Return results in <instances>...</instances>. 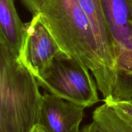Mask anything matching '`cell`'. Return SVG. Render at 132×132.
<instances>
[{
  "label": "cell",
  "mask_w": 132,
  "mask_h": 132,
  "mask_svg": "<svg viewBox=\"0 0 132 132\" xmlns=\"http://www.w3.org/2000/svg\"><path fill=\"white\" fill-rule=\"evenodd\" d=\"M92 118L106 132H132L131 124L106 103L94 110Z\"/></svg>",
  "instance_id": "9"
},
{
  "label": "cell",
  "mask_w": 132,
  "mask_h": 132,
  "mask_svg": "<svg viewBox=\"0 0 132 132\" xmlns=\"http://www.w3.org/2000/svg\"><path fill=\"white\" fill-rule=\"evenodd\" d=\"M86 107L48 92L43 94L38 125L48 132H81Z\"/></svg>",
  "instance_id": "6"
},
{
  "label": "cell",
  "mask_w": 132,
  "mask_h": 132,
  "mask_svg": "<svg viewBox=\"0 0 132 132\" xmlns=\"http://www.w3.org/2000/svg\"><path fill=\"white\" fill-rule=\"evenodd\" d=\"M64 52L43 21L39 13L24 24L18 57L36 77L43 74L57 55Z\"/></svg>",
  "instance_id": "5"
},
{
  "label": "cell",
  "mask_w": 132,
  "mask_h": 132,
  "mask_svg": "<svg viewBox=\"0 0 132 132\" xmlns=\"http://www.w3.org/2000/svg\"><path fill=\"white\" fill-rule=\"evenodd\" d=\"M94 30L101 52L110 68L117 74L114 42L101 0H78Z\"/></svg>",
  "instance_id": "7"
},
{
  "label": "cell",
  "mask_w": 132,
  "mask_h": 132,
  "mask_svg": "<svg viewBox=\"0 0 132 132\" xmlns=\"http://www.w3.org/2000/svg\"><path fill=\"white\" fill-rule=\"evenodd\" d=\"M128 102H129V103H131V104H132V100L130 101H128Z\"/></svg>",
  "instance_id": "14"
},
{
  "label": "cell",
  "mask_w": 132,
  "mask_h": 132,
  "mask_svg": "<svg viewBox=\"0 0 132 132\" xmlns=\"http://www.w3.org/2000/svg\"><path fill=\"white\" fill-rule=\"evenodd\" d=\"M21 1L32 15H34L39 13L46 0H21Z\"/></svg>",
  "instance_id": "11"
},
{
  "label": "cell",
  "mask_w": 132,
  "mask_h": 132,
  "mask_svg": "<svg viewBox=\"0 0 132 132\" xmlns=\"http://www.w3.org/2000/svg\"><path fill=\"white\" fill-rule=\"evenodd\" d=\"M101 1L114 42L116 83L122 82L132 77V3L130 0Z\"/></svg>",
  "instance_id": "4"
},
{
  "label": "cell",
  "mask_w": 132,
  "mask_h": 132,
  "mask_svg": "<svg viewBox=\"0 0 132 132\" xmlns=\"http://www.w3.org/2000/svg\"><path fill=\"white\" fill-rule=\"evenodd\" d=\"M81 132H106L95 121H93L91 123L86 125Z\"/></svg>",
  "instance_id": "12"
},
{
  "label": "cell",
  "mask_w": 132,
  "mask_h": 132,
  "mask_svg": "<svg viewBox=\"0 0 132 132\" xmlns=\"http://www.w3.org/2000/svg\"><path fill=\"white\" fill-rule=\"evenodd\" d=\"M23 28L14 0H0V37L18 53L21 46Z\"/></svg>",
  "instance_id": "8"
},
{
  "label": "cell",
  "mask_w": 132,
  "mask_h": 132,
  "mask_svg": "<svg viewBox=\"0 0 132 132\" xmlns=\"http://www.w3.org/2000/svg\"><path fill=\"white\" fill-rule=\"evenodd\" d=\"M130 1H131V2L132 3V0H130Z\"/></svg>",
  "instance_id": "15"
},
{
  "label": "cell",
  "mask_w": 132,
  "mask_h": 132,
  "mask_svg": "<svg viewBox=\"0 0 132 132\" xmlns=\"http://www.w3.org/2000/svg\"><path fill=\"white\" fill-rule=\"evenodd\" d=\"M107 104L111 106L121 117L132 125V104L131 103L128 101H117L111 102Z\"/></svg>",
  "instance_id": "10"
},
{
  "label": "cell",
  "mask_w": 132,
  "mask_h": 132,
  "mask_svg": "<svg viewBox=\"0 0 132 132\" xmlns=\"http://www.w3.org/2000/svg\"><path fill=\"white\" fill-rule=\"evenodd\" d=\"M39 86L18 53L0 37V132H32L38 125Z\"/></svg>",
  "instance_id": "2"
},
{
  "label": "cell",
  "mask_w": 132,
  "mask_h": 132,
  "mask_svg": "<svg viewBox=\"0 0 132 132\" xmlns=\"http://www.w3.org/2000/svg\"><path fill=\"white\" fill-rule=\"evenodd\" d=\"M39 14L62 50L92 72L104 102L110 101L117 74L106 62L78 0H46Z\"/></svg>",
  "instance_id": "1"
},
{
  "label": "cell",
  "mask_w": 132,
  "mask_h": 132,
  "mask_svg": "<svg viewBox=\"0 0 132 132\" xmlns=\"http://www.w3.org/2000/svg\"><path fill=\"white\" fill-rule=\"evenodd\" d=\"M36 78L47 92L86 108L100 101L97 85L90 70L64 52L57 55L43 74Z\"/></svg>",
  "instance_id": "3"
},
{
  "label": "cell",
  "mask_w": 132,
  "mask_h": 132,
  "mask_svg": "<svg viewBox=\"0 0 132 132\" xmlns=\"http://www.w3.org/2000/svg\"><path fill=\"white\" fill-rule=\"evenodd\" d=\"M32 132H48V131H47L46 130H45L42 126L37 125L34 128L33 130H32Z\"/></svg>",
  "instance_id": "13"
}]
</instances>
